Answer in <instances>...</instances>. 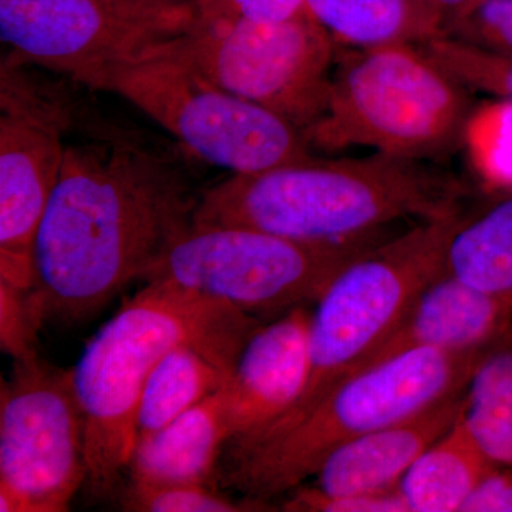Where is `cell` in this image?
<instances>
[{
    "label": "cell",
    "instance_id": "obj_1",
    "mask_svg": "<svg viewBox=\"0 0 512 512\" xmlns=\"http://www.w3.org/2000/svg\"><path fill=\"white\" fill-rule=\"evenodd\" d=\"M198 198L173 158L128 131L66 143L33 248L45 316L79 322L144 281L191 228Z\"/></svg>",
    "mask_w": 512,
    "mask_h": 512
},
{
    "label": "cell",
    "instance_id": "obj_2",
    "mask_svg": "<svg viewBox=\"0 0 512 512\" xmlns=\"http://www.w3.org/2000/svg\"><path fill=\"white\" fill-rule=\"evenodd\" d=\"M464 185L427 161L375 153L322 160L312 156L232 174L202 191L192 225L259 229L296 241L340 244L377 237L399 220L457 214Z\"/></svg>",
    "mask_w": 512,
    "mask_h": 512
},
{
    "label": "cell",
    "instance_id": "obj_3",
    "mask_svg": "<svg viewBox=\"0 0 512 512\" xmlns=\"http://www.w3.org/2000/svg\"><path fill=\"white\" fill-rule=\"evenodd\" d=\"M255 316L167 282H146L87 343L73 367L86 426V487L116 490L137 446V414L151 372L171 349L192 340L245 342Z\"/></svg>",
    "mask_w": 512,
    "mask_h": 512
},
{
    "label": "cell",
    "instance_id": "obj_4",
    "mask_svg": "<svg viewBox=\"0 0 512 512\" xmlns=\"http://www.w3.org/2000/svg\"><path fill=\"white\" fill-rule=\"evenodd\" d=\"M484 353L416 349L359 370L288 429L228 447L229 484L261 503L292 493L336 448L463 393Z\"/></svg>",
    "mask_w": 512,
    "mask_h": 512
},
{
    "label": "cell",
    "instance_id": "obj_5",
    "mask_svg": "<svg viewBox=\"0 0 512 512\" xmlns=\"http://www.w3.org/2000/svg\"><path fill=\"white\" fill-rule=\"evenodd\" d=\"M473 116L470 90L419 46L340 47L328 111L305 140L329 151L367 147L434 161L464 143Z\"/></svg>",
    "mask_w": 512,
    "mask_h": 512
},
{
    "label": "cell",
    "instance_id": "obj_6",
    "mask_svg": "<svg viewBox=\"0 0 512 512\" xmlns=\"http://www.w3.org/2000/svg\"><path fill=\"white\" fill-rule=\"evenodd\" d=\"M463 221L460 212L420 221L338 272L311 315V375L301 399L271 429L237 447L288 429L365 365L421 291L446 271L448 245Z\"/></svg>",
    "mask_w": 512,
    "mask_h": 512
},
{
    "label": "cell",
    "instance_id": "obj_7",
    "mask_svg": "<svg viewBox=\"0 0 512 512\" xmlns=\"http://www.w3.org/2000/svg\"><path fill=\"white\" fill-rule=\"evenodd\" d=\"M164 43L99 74L89 87L119 94L195 156L232 174L312 157L299 128L212 83L170 55Z\"/></svg>",
    "mask_w": 512,
    "mask_h": 512
},
{
    "label": "cell",
    "instance_id": "obj_8",
    "mask_svg": "<svg viewBox=\"0 0 512 512\" xmlns=\"http://www.w3.org/2000/svg\"><path fill=\"white\" fill-rule=\"evenodd\" d=\"M380 244L379 235L318 244L259 229L191 225L144 282H167L239 311L286 313L318 302L346 265Z\"/></svg>",
    "mask_w": 512,
    "mask_h": 512
},
{
    "label": "cell",
    "instance_id": "obj_9",
    "mask_svg": "<svg viewBox=\"0 0 512 512\" xmlns=\"http://www.w3.org/2000/svg\"><path fill=\"white\" fill-rule=\"evenodd\" d=\"M165 50L212 83L272 111L305 136L325 116L338 45L315 19L195 18Z\"/></svg>",
    "mask_w": 512,
    "mask_h": 512
},
{
    "label": "cell",
    "instance_id": "obj_10",
    "mask_svg": "<svg viewBox=\"0 0 512 512\" xmlns=\"http://www.w3.org/2000/svg\"><path fill=\"white\" fill-rule=\"evenodd\" d=\"M86 426L72 370L15 360L0 394V511L63 512L87 483Z\"/></svg>",
    "mask_w": 512,
    "mask_h": 512
},
{
    "label": "cell",
    "instance_id": "obj_11",
    "mask_svg": "<svg viewBox=\"0 0 512 512\" xmlns=\"http://www.w3.org/2000/svg\"><path fill=\"white\" fill-rule=\"evenodd\" d=\"M3 60L0 89V284L35 289L33 248L62 171L72 110Z\"/></svg>",
    "mask_w": 512,
    "mask_h": 512
},
{
    "label": "cell",
    "instance_id": "obj_12",
    "mask_svg": "<svg viewBox=\"0 0 512 512\" xmlns=\"http://www.w3.org/2000/svg\"><path fill=\"white\" fill-rule=\"evenodd\" d=\"M194 19L143 15L113 0H0V37L10 59L77 83L130 62L183 33Z\"/></svg>",
    "mask_w": 512,
    "mask_h": 512
},
{
    "label": "cell",
    "instance_id": "obj_13",
    "mask_svg": "<svg viewBox=\"0 0 512 512\" xmlns=\"http://www.w3.org/2000/svg\"><path fill=\"white\" fill-rule=\"evenodd\" d=\"M311 315L305 306L292 309L242 346L224 387L228 446L255 440L301 399L311 375Z\"/></svg>",
    "mask_w": 512,
    "mask_h": 512
},
{
    "label": "cell",
    "instance_id": "obj_14",
    "mask_svg": "<svg viewBox=\"0 0 512 512\" xmlns=\"http://www.w3.org/2000/svg\"><path fill=\"white\" fill-rule=\"evenodd\" d=\"M511 333L510 309L446 269L421 291L392 335L359 370L416 349L484 353Z\"/></svg>",
    "mask_w": 512,
    "mask_h": 512
},
{
    "label": "cell",
    "instance_id": "obj_15",
    "mask_svg": "<svg viewBox=\"0 0 512 512\" xmlns=\"http://www.w3.org/2000/svg\"><path fill=\"white\" fill-rule=\"evenodd\" d=\"M463 394L336 448L315 474L316 487L330 495L377 494L399 487L414 461L456 423Z\"/></svg>",
    "mask_w": 512,
    "mask_h": 512
},
{
    "label": "cell",
    "instance_id": "obj_16",
    "mask_svg": "<svg viewBox=\"0 0 512 512\" xmlns=\"http://www.w3.org/2000/svg\"><path fill=\"white\" fill-rule=\"evenodd\" d=\"M231 440L224 389L138 441L128 473L138 483L211 485Z\"/></svg>",
    "mask_w": 512,
    "mask_h": 512
},
{
    "label": "cell",
    "instance_id": "obj_17",
    "mask_svg": "<svg viewBox=\"0 0 512 512\" xmlns=\"http://www.w3.org/2000/svg\"><path fill=\"white\" fill-rule=\"evenodd\" d=\"M245 342L192 340L171 349L144 387L137 414V443L224 389Z\"/></svg>",
    "mask_w": 512,
    "mask_h": 512
},
{
    "label": "cell",
    "instance_id": "obj_18",
    "mask_svg": "<svg viewBox=\"0 0 512 512\" xmlns=\"http://www.w3.org/2000/svg\"><path fill=\"white\" fill-rule=\"evenodd\" d=\"M494 466L458 416L409 468L399 484L409 512L461 511Z\"/></svg>",
    "mask_w": 512,
    "mask_h": 512
},
{
    "label": "cell",
    "instance_id": "obj_19",
    "mask_svg": "<svg viewBox=\"0 0 512 512\" xmlns=\"http://www.w3.org/2000/svg\"><path fill=\"white\" fill-rule=\"evenodd\" d=\"M339 47L416 45L441 35L423 0H306Z\"/></svg>",
    "mask_w": 512,
    "mask_h": 512
},
{
    "label": "cell",
    "instance_id": "obj_20",
    "mask_svg": "<svg viewBox=\"0 0 512 512\" xmlns=\"http://www.w3.org/2000/svg\"><path fill=\"white\" fill-rule=\"evenodd\" d=\"M446 269L512 312V197L461 222L448 245Z\"/></svg>",
    "mask_w": 512,
    "mask_h": 512
},
{
    "label": "cell",
    "instance_id": "obj_21",
    "mask_svg": "<svg viewBox=\"0 0 512 512\" xmlns=\"http://www.w3.org/2000/svg\"><path fill=\"white\" fill-rule=\"evenodd\" d=\"M461 419L494 466L512 468V333L478 360Z\"/></svg>",
    "mask_w": 512,
    "mask_h": 512
},
{
    "label": "cell",
    "instance_id": "obj_22",
    "mask_svg": "<svg viewBox=\"0 0 512 512\" xmlns=\"http://www.w3.org/2000/svg\"><path fill=\"white\" fill-rule=\"evenodd\" d=\"M419 47L470 92L477 90L512 100V56L478 49L443 35Z\"/></svg>",
    "mask_w": 512,
    "mask_h": 512
},
{
    "label": "cell",
    "instance_id": "obj_23",
    "mask_svg": "<svg viewBox=\"0 0 512 512\" xmlns=\"http://www.w3.org/2000/svg\"><path fill=\"white\" fill-rule=\"evenodd\" d=\"M261 501L229 500L211 485L191 483H138L130 481L123 495V508L136 512H238L255 511Z\"/></svg>",
    "mask_w": 512,
    "mask_h": 512
},
{
    "label": "cell",
    "instance_id": "obj_24",
    "mask_svg": "<svg viewBox=\"0 0 512 512\" xmlns=\"http://www.w3.org/2000/svg\"><path fill=\"white\" fill-rule=\"evenodd\" d=\"M441 35L488 52L512 56V0H478L451 20Z\"/></svg>",
    "mask_w": 512,
    "mask_h": 512
},
{
    "label": "cell",
    "instance_id": "obj_25",
    "mask_svg": "<svg viewBox=\"0 0 512 512\" xmlns=\"http://www.w3.org/2000/svg\"><path fill=\"white\" fill-rule=\"evenodd\" d=\"M0 342L2 349L22 359L36 353L35 340L40 322L46 318L36 289L22 291L0 284Z\"/></svg>",
    "mask_w": 512,
    "mask_h": 512
},
{
    "label": "cell",
    "instance_id": "obj_26",
    "mask_svg": "<svg viewBox=\"0 0 512 512\" xmlns=\"http://www.w3.org/2000/svg\"><path fill=\"white\" fill-rule=\"evenodd\" d=\"M285 501V511L298 512H409L399 487L384 493L330 495L318 487L295 488Z\"/></svg>",
    "mask_w": 512,
    "mask_h": 512
},
{
    "label": "cell",
    "instance_id": "obj_27",
    "mask_svg": "<svg viewBox=\"0 0 512 512\" xmlns=\"http://www.w3.org/2000/svg\"><path fill=\"white\" fill-rule=\"evenodd\" d=\"M195 18L281 23L311 18L306 0H195Z\"/></svg>",
    "mask_w": 512,
    "mask_h": 512
},
{
    "label": "cell",
    "instance_id": "obj_28",
    "mask_svg": "<svg viewBox=\"0 0 512 512\" xmlns=\"http://www.w3.org/2000/svg\"><path fill=\"white\" fill-rule=\"evenodd\" d=\"M481 126L485 174L498 187L512 188V100L487 113Z\"/></svg>",
    "mask_w": 512,
    "mask_h": 512
},
{
    "label": "cell",
    "instance_id": "obj_29",
    "mask_svg": "<svg viewBox=\"0 0 512 512\" xmlns=\"http://www.w3.org/2000/svg\"><path fill=\"white\" fill-rule=\"evenodd\" d=\"M463 512H512V468L494 467L464 503Z\"/></svg>",
    "mask_w": 512,
    "mask_h": 512
},
{
    "label": "cell",
    "instance_id": "obj_30",
    "mask_svg": "<svg viewBox=\"0 0 512 512\" xmlns=\"http://www.w3.org/2000/svg\"><path fill=\"white\" fill-rule=\"evenodd\" d=\"M113 2L143 15L194 19L195 0H113Z\"/></svg>",
    "mask_w": 512,
    "mask_h": 512
},
{
    "label": "cell",
    "instance_id": "obj_31",
    "mask_svg": "<svg viewBox=\"0 0 512 512\" xmlns=\"http://www.w3.org/2000/svg\"><path fill=\"white\" fill-rule=\"evenodd\" d=\"M423 2L439 25L440 32L443 33L444 28L451 20L476 5L478 0H423Z\"/></svg>",
    "mask_w": 512,
    "mask_h": 512
}]
</instances>
